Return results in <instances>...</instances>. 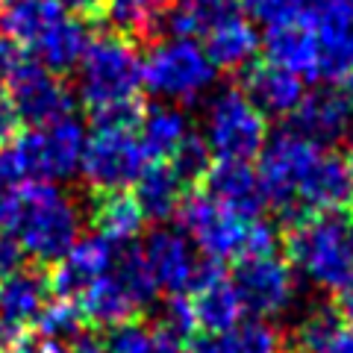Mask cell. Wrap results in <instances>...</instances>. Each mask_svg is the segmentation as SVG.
I'll use <instances>...</instances> for the list:
<instances>
[{"mask_svg":"<svg viewBox=\"0 0 353 353\" xmlns=\"http://www.w3.org/2000/svg\"><path fill=\"white\" fill-rule=\"evenodd\" d=\"M262 194L285 218L339 212L353 203V180L345 159L327 153L294 127L277 130L259 150Z\"/></svg>","mask_w":353,"mask_h":353,"instance_id":"cell-1","label":"cell"},{"mask_svg":"<svg viewBox=\"0 0 353 353\" xmlns=\"http://www.w3.org/2000/svg\"><path fill=\"white\" fill-rule=\"evenodd\" d=\"M6 227L21 253L36 262H59L83 230V212L53 183H24L12 194Z\"/></svg>","mask_w":353,"mask_h":353,"instance_id":"cell-2","label":"cell"},{"mask_svg":"<svg viewBox=\"0 0 353 353\" xmlns=\"http://www.w3.org/2000/svg\"><path fill=\"white\" fill-rule=\"evenodd\" d=\"M85 130L71 115L39 124L0 148V183H59L80 174Z\"/></svg>","mask_w":353,"mask_h":353,"instance_id":"cell-3","label":"cell"},{"mask_svg":"<svg viewBox=\"0 0 353 353\" xmlns=\"http://www.w3.org/2000/svg\"><path fill=\"white\" fill-rule=\"evenodd\" d=\"M176 215H180L183 233L209 262L262 256V253H274V248H277L274 224L262 218L241 215L209 194L183 201Z\"/></svg>","mask_w":353,"mask_h":353,"instance_id":"cell-4","label":"cell"},{"mask_svg":"<svg viewBox=\"0 0 353 353\" xmlns=\"http://www.w3.org/2000/svg\"><path fill=\"white\" fill-rule=\"evenodd\" d=\"M139 103L94 112V130L85 136L80 174L97 192H121L139 180L148 150L139 139Z\"/></svg>","mask_w":353,"mask_h":353,"instance_id":"cell-5","label":"cell"},{"mask_svg":"<svg viewBox=\"0 0 353 353\" xmlns=\"http://www.w3.org/2000/svg\"><path fill=\"white\" fill-rule=\"evenodd\" d=\"M292 265L327 292H345L353 283V215L315 212L294 224L289 236Z\"/></svg>","mask_w":353,"mask_h":353,"instance_id":"cell-6","label":"cell"},{"mask_svg":"<svg viewBox=\"0 0 353 353\" xmlns=\"http://www.w3.org/2000/svg\"><path fill=\"white\" fill-rule=\"evenodd\" d=\"M77 85L92 115L132 106L141 92V53L124 36L92 39L77 65Z\"/></svg>","mask_w":353,"mask_h":353,"instance_id":"cell-7","label":"cell"},{"mask_svg":"<svg viewBox=\"0 0 353 353\" xmlns=\"http://www.w3.org/2000/svg\"><path fill=\"white\" fill-rule=\"evenodd\" d=\"M218 68L189 36L159 39L141 57V85L165 103H194L215 85Z\"/></svg>","mask_w":353,"mask_h":353,"instance_id":"cell-8","label":"cell"},{"mask_svg":"<svg viewBox=\"0 0 353 353\" xmlns=\"http://www.w3.org/2000/svg\"><path fill=\"white\" fill-rule=\"evenodd\" d=\"M157 297V285H153L150 274L145 268L139 248L127 250L118 256L115 265L103 277L88 283L85 289L74 297V306L80 309L85 321L97 327H118L136 312V309L148 306Z\"/></svg>","mask_w":353,"mask_h":353,"instance_id":"cell-9","label":"cell"},{"mask_svg":"<svg viewBox=\"0 0 353 353\" xmlns=\"http://www.w3.org/2000/svg\"><path fill=\"white\" fill-rule=\"evenodd\" d=\"M265 115L239 88H224L206 103L203 145L218 159H250L265 145Z\"/></svg>","mask_w":353,"mask_h":353,"instance_id":"cell-10","label":"cell"},{"mask_svg":"<svg viewBox=\"0 0 353 353\" xmlns=\"http://www.w3.org/2000/svg\"><path fill=\"white\" fill-rule=\"evenodd\" d=\"M233 285L245 312H250L253 318H262V321L283 315L294 303V294H297L292 265L280 256H274V253L239 259Z\"/></svg>","mask_w":353,"mask_h":353,"instance_id":"cell-11","label":"cell"},{"mask_svg":"<svg viewBox=\"0 0 353 353\" xmlns=\"http://www.w3.org/2000/svg\"><path fill=\"white\" fill-rule=\"evenodd\" d=\"M139 253L145 259V268L157 292L168 294H189L209 268V262L197 259V248L183 230H157L148 236L145 248H139Z\"/></svg>","mask_w":353,"mask_h":353,"instance_id":"cell-12","label":"cell"},{"mask_svg":"<svg viewBox=\"0 0 353 353\" xmlns=\"http://www.w3.org/2000/svg\"><path fill=\"white\" fill-rule=\"evenodd\" d=\"M6 77H9V97H12L21 121H27V124H32V127L50 124V121L74 112L71 92L65 88L59 77L50 68H44L41 62L15 59L12 71Z\"/></svg>","mask_w":353,"mask_h":353,"instance_id":"cell-13","label":"cell"},{"mask_svg":"<svg viewBox=\"0 0 353 353\" xmlns=\"http://www.w3.org/2000/svg\"><path fill=\"white\" fill-rule=\"evenodd\" d=\"M301 18L318 50V77L341 80L353 65V0H309Z\"/></svg>","mask_w":353,"mask_h":353,"instance_id":"cell-14","label":"cell"},{"mask_svg":"<svg viewBox=\"0 0 353 353\" xmlns=\"http://www.w3.org/2000/svg\"><path fill=\"white\" fill-rule=\"evenodd\" d=\"M292 127L315 145L330 148L353 136V103L345 92L318 88L312 94H303V101L297 103L292 112Z\"/></svg>","mask_w":353,"mask_h":353,"instance_id":"cell-15","label":"cell"},{"mask_svg":"<svg viewBox=\"0 0 353 353\" xmlns=\"http://www.w3.org/2000/svg\"><path fill=\"white\" fill-rule=\"evenodd\" d=\"M68 12L59 0H0V32L30 53L57 30Z\"/></svg>","mask_w":353,"mask_h":353,"instance_id":"cell-16","label":"cell"},{"mask_svg":"<svg viewBox=\"0 0 353 353\" xmlns=\"http://www.w3.org/2000/svg\"><path fill=\"white\" fill-rule=\"evenodd\" d=\"M203 180H206V194L215 197L218 203L250 218L259 215L265 194L259 174L256 168H250L248 159H218L215 165L206 168Z\"/></svg>","mask_w":353,"mask_h":353,"instance_id":"cell-17","label":"cell"},{"mask_svg":"<svg viewBox=\"0 0 353 353\" xmlns=\"http://www.w3.org/2000/svg\"><path fill=\"white\" fill-rule=\"evenodd\" d=\"M112 265H115V245H109L103 236L77 239L74 248L57 262L53 285H57V292L65 297V301H71V297L80 294L88 283L103 277Z\"/></svg>","mask_w":353,"mask_h":353,"instance_id":"cell-18","label":"cell"},{"mask_svg":"<svg viewBox=\"0 0 353 353\" xmlns=\"http://www.w3.org/2000/svg\"><path fill=\"white\" fill-rule=\"evenodd\" d=\"M192 312L197 327H203L206 333H221V330L236 327L245 315L233 280H227L218 268H212V262H209L201 283L192 289Z\"/></svg>","mask_w":353,"mask_h":353,"instance_id":"cell-19","label":"cell"},{"mask_svg":"<svg viewBox=\"0 0 353 353\" xmlns=\"http://www.w3.org/2000/svg\"><path fill=\"white\" fill-rule=\"evenodd\" d=\"M50 285L39 271L30 268H12L0 277V321L24 330L39 321L41 309L48 306Z\"/></svg>","mask_w":353,"mask_h":353,"instance_id":"cell-20","label":"cell"},{"mask_svg":"<svg viewBox=\"0 0 353 353\" xmlns=\"http://www.w3.org/2000/svg\"><path fill=\"white\" fill-rule=\"evenodd\" d=\"M245 94L262 115L283 118L294 112L306 92H303V80L297 74L285 71L274 62H265V65H253L248 71Z\"/></svg>","mask_w":353,"mask_h":353,"instance_id":"cell-21","label":"cell"},{"mask_svg":"<svg viewBox=\"0 0 353 353\" xmlns=\"http://www.w3.org/2000/svg\"><path fill=\"white\" fill-rule=\"evenodd\" d=\"M203 50L209 53L215 68L224 71H241L256 59L259 53V32L250 24L245 12L221 21L203 36Z\"/></svg>","mask_w":353,"mask_h":353,"instance_id":"cell-22","label":"cell"},{"mask_svg":"<svg viewBox=\"0 0 353 353\" xmlns=\"http://www.w3.org/2000/svg\"><path fill=\"white\" fill-rule=\"evenodd\" d=\"M265 53H268V62L297 74L301 80H318V50L303 18L280 27H268Z\"/></svg>","mask_w":353,"mask_h":353,"instance_id":"cell-23","label":"cell"},{"mask_svg":"<svg viewBox=\"0 0 353 353\" xmlns=\"http://www.w3.org/2000/svg\"><path fill=\"white\" fill-rule=\"evenodd\" d=\"M132 185H136V201L141 206V212H145V218L165 221L176 215V209L185 201V183L168 162L145 165V171L139 174V180Z\"/></svg>","mask_w":353,"mask_h":353,"instance_id":"cell-24","label":"cell"},{"mask_svg":"<svg viewBox=\"0 0 353 353\" xmlns=\"http://www.w3.org/2000/svg\"><path fill=\"white\" fill-rule=\"evenodd\" d=\"M189 353H280V336L262 318H253L221 333H206Z\"/></svg>","mask_w":353,"mask_h":353,"instance_id":"cell-25","label":"cell"},{"mask_svg":"<svg viewBox=\"0 0 353 353\" xmlns=\"http://www.w3.org/2000/svg\"><path fill=\"white\" fill-rule=\"evenodd\" d=\"M94 227L97 236H103L109 245H127L145 227V212L136 197L124 189L103 192V197L94 203Z\"/></svg>","mask_w":353,"mask_h":353,"instance_id":"cell-26","label":"cell"},{"mask_svg":"<svg viewBox=\"0 0 353 353\" xmlns=\"http://www.w3.org/2000/svg\"><path fill=\"white\" fill-rule=\"evenodd\" d=\"M88 41H92V36H88L85 24L80 18L68 15L36 50H32V57H36V62H41L44 68H50L53 74H62V71H71L80 65Z\"/></svg>","mask_w":353,"mask_h":353,"instance_id":"cell-27","label":"cell"},{"mask_svg":"<svg viewBox=\"0 0 353 353\" xmlns=\"http://www.w3.org/2000/svg\"><path fill=\"white\" fill-rule=\"evenodd\" d=\"M189 136V118H185L174 103H162L148 109L139 118V139L145 145L148 157H171Z\"/></svg>","mask_w":353,"mask_h":353,"instance_id":"cell-28","label":"cell"},{"mask_svg":"<svg viewBox=\"0 0 353 353\" xmlns=\"http://www.w3.org/2000/svg\"><path fill=\"white\" fill-rule=\"evenodd\" d=\"M239 12V0H180L168 15V30L171 36H206L215 24Z\"/></svg>","mask_w":353,"mask_h":353,"instance_id":"cell-29","label":"cell"},{"mask_svg":"<svg viewBox=\"0 0 353 353\" xmlns=\"http://www.w3.org/2000/svg\"><path fill=\"white\" fill-rule=\"evenodd\" d=\"M103 353H185L180 339L145 324H118L103 341Z\"/></svg>","mask_w":353,"mask_h":353,"instance_id":"cell-30","label":"cell"},{"mask_svg":"<svg viewBox=\"0 0 353 353\" xmlns=\"http://www.w3.org/2000/svg\"><path fill=\"white\" fill-rule=\"evenodd\" d=\"M168 0H103V12L121 32H148L165 18Z\"/></svg>","mask_w":353,"mask_h":353,"instance_id":"cell-31","label":"cell"},{"mask_svg":"<svg viewBox=\"0 0 353 353\" xmlns=\"http://www.w3.org/2000/svg\"><path fill=\"white\" fill-rule=\"evenodd\" d=\"M339 327H341V321L330 306H324V303L312 306L301 321H297V330H294L297 350L301 353H321L330 345V339L339 333Z\"/></svg>","mask_w":353,"mask_h":353,"instance_id":"cell-32","label":"cell"},{"mask_svg":"<svg viewBox=\"0 0 353 353\" xmlns=\"http://www.w3.org/2000/svg\"><path fill=\"white\" fill-rule=\"evenodd\" d=\"M36 327L41 330V339L50 341H71L83 333V315L71 301H59V303H48L41 309Z\"/></svg>","mask_w":353,"mask_h":353,"instance_id":"cell-33","label":"cell"},{"mask_svg":"<svg viewBox=\"0 0 353 353\" xmlns=\"http://www.w3.org/2000/svg\"><path fill=\"white\" fill-rule=\"evenodd\" d=\"M309 0H239V9L250 21H259L265 27H280L297 21L306 12Z\"/></svg>","mask_w":353,"mask_h":353,"instance_id":"cell-34","label":"cell"},{"mask_svg":"<svg viewBox=\"0 0 353 353\" xmlns=\"http://www.w3.org/2000/svg\"><path fill=\"white\" fill-rule=\"evenodd\" d=\"M168 159H171L168 165H171L176 174H180V180H183L185 185L194 183L197 176H203L206 168L212 165V162H209V148L203 145V139L192 136V132L183 139V145L176 148Z\"/></svg>","mask_w":353,"mask_h":353,"instance_id":"cell-35","label":"cell"},{"mask_svg":"<svg viewBox=\"0 0 353 353\" xmlns=\"http://www.w3.org/2000/svg\"><path fill=\"white\" fill-rule=\"evenodd\" d=\"M15 353H103V345L88 333H80L71 341H50V339L27 341V339H21Z\"/></svg>","mask_w":353,"mask_h":353,"instance_id":"cell-36","label":"cell"},{"mask_svg":"<svg viewBox=\"0 0 353 353\" xmlns=\"http://www.w3.org/2000/svg\"><path fill=\"white\" fill-rule=\"evenodd\" d=\"M194 327H197V321H194L189 294H171V303L165 306V312H162V330L176 339H183V336L194 333Z\"/></svg>","mask_w":353,"mask_h":353,"instance_id":"cell-37","label":"cell"},{"mask_svg":"<svg viewBox=\"0 0 353 353\" xmlns=\"http://www.w3.org/2000/svg\"><path fill=\"white\" fill-rule=\"evenodd\" d=\"M18 127H21L18 109L12 103V97H9V92L0 88V148H6L18 136Z\"/></svg>","mask_w":353,"mask_h":353,"instance_id":"cell-38","label":"cell"},{"mask_svg":"<svg viewBox=\"0 0 353 353\" xmlns=\"http://www.w3.org/2000/svg\"><path fill=\"white\" fill-rule=\"evenodd\" d=\"M59 3L74 18H94L97 12H103V0H59Z\"/></svg>","mask_w":353,"mask_h":353,"instance_id":"cell-39","label":"cell"},{"mask_svg":"<svg viewBox=\"0 0 353 353\" xmlns=\"http://www.w3.org/2000/svg\"><path fill=\"white\" fill-rule=\"evenodd\" d=\"M321 353H353V327H339V333Z\"/></svg>","mask_w":353,"mask_h":353,"instance_id":"cell-40","label":"cell"},{"mask_svg":"<svg viewBox=\"0 0 353 353\" xmlns=\"http://www.w3.org/2000/svg\"><path fill=\"white\" fill-rule=\"evenodd\" d=\"M18 248L12 239H0V277L3 274H9L12 268H18Z\"/></svg>","mask_w":353,"mask_h":353,"instance_id":"cell-41","label":"cell"},{"mask_svg":"<svg viewBox=\"0 0 353 353\" xmlns=\"http://www.w3.org/2000/svg\"><path fill=\"white\" fill-rule=\"evenodd\" d=\"M18 345H21V330L0 321V353H15Z\"/></svg>","mask_w":353,"mask_h":353,"instance_id":"cell-42","label":"cell"},{"mask_svg":"<svg viewBox=\"0 0 353 353\" xmlns=\"http://www.w3.org/2000/svg\"><path fill=\"white\" fill-rule=\"evenodd\" d=\"M15 50H12V44L0 39V77H6L9 71H12V65H15Z\"/></svg>","mask_w":353,"mask_h":353,"instance_id":"cell-43","label":"cell"},{"mask_svg":"<svg viewBox=\"0 0 353 353\" xmlns=\"http://www.w3.org/2000/svg\"><path fill=\"white\" fill-rule=\"evenodd\" d=\"M12 194H15L12 185H3V183H0V227H6V221H9V206H12Z\"/></svg>","mask_w":353,"mask_h":353,"instance_id":"cell-44","label":"cell"},{"mask_svg":"<svg viewBox=\"0 0 353 353\" xmlns=\"http://www.w3.org/2000/svg\"><path fill=\"white\" fill-rule=\"evenodd\" d=\"M341 318L353 327V283L347 285L345 292H341Z\"/></svg>","mask_w":353,"mask_h":353,"instance_id":"cell-45","label":"cell"},{"mask_svg":"<svg viewBox=\"0 0 353 353\" xmlns=\"http://www.w3.org/2000/svg\"><path fill=\"white\" fill-rule=\"evenodd\" d=\"M339 83H341V92L347 94V101L353 103V65H350L345 74H341V80H339Z\"/></svg>","mask_w":353,"mask_h":353,"instance_id":"cell-46","label":"cell"},{"mask_svg":"<svg viewBox=\"0 0 353 353\" xmlns=\"http://www.w3.org/2000/svg\"><path fill=\"white\" fill-rule=\"evenodd\" d=\"M345 165H347V174H350V180H353V136H350V148H347V159H345Z\"/></svg>","mask_w":353,"mask_h":353,"instance_id":"cell-47","label":"cell"}]
</instances>
